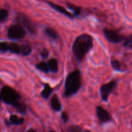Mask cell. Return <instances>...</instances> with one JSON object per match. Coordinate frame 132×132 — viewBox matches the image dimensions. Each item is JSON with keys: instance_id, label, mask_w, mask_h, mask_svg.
Instances as JSON below:
<instances>
[{"instance_id": "cell-19", "label": "cell", "mask_w": 132, "mask_h": 132, "mask_svg": "<svg viewBox=\"0 0 132 132\" xmlns=\"http://www.w3.org/2000/svg\"><path fill=\"white\" fill-rule=\"evenodd\" d=\"M32 52V47L28 45H22L21 54L24 56H28Z\"/></svg>"}, {"instance_id": "cell-21", "label": "cell", "mask_w": 132, "mask_h": 132, "mask_svg": "<svg viewBox=\"0 0 132 132\" xmlns=\"http://www.w3.org/2000/svg\"><path fill=\"white\" fill-rule=\"evenodd\" d=\"M124 46L128 48H132V34L126 37L124 43Z\"/></svg>"}, {"instance_id": "cell-12", "label": "cell", "mask_w": 132, "mask_h": 132, "mask_svg": "<svg viewBox=\"0 0 132 132\" xmlns=\"http://www.w3.org/2000/svg\"><path fill=\"white\" fill-rule=\"evenodd\" d=\"M24 119L23 117H18L16 115H11L9 117V122L10 125H21L24 122Z\"/></svg>"}, {"instance_id": "cell-6", "label": "cell", "mask_w": 132, "mask_h": 132, "mask_svg": "<svg viewBox=\"0 0 132 132\" xmlns=\"http://www.w3.org/2000/svg\"><path fill=\"white\" fill-rule=\"evenodd\" d=\"M117 85V81L113 79L108 83L104 84L100 88V94L101 99L103 101L107 102L108 100V97L110 95L113 90L116 88Z\"/></svg>"}, {"instance_id": "cell-26", "label": "cell", "mask_w": 132, "mask_h": 132, "mask_svg": "<svg viewBox=\"0 0 132 132\" xmlns=\"http://www.w3.org/2000/svg\"><path fill=\"white\" fill-rule=\"evenodd\" d=\"M27 132H36V131H35L33 128H30L29 129V130H28Z\"/></svg>"}, {"instance_id": "cell-23", "label": "cell", "mask_w": 132, "mask_h": 132, "mask_svg": "<svg viewBox=\"0 0 132 132\" xmlns=\"http://www.w3.org/2000/svg\"><path fill=\"white\" fill-rule=\"evenodd\" d=\"M40 55H41V57L43 58V59H46V58H48V57L49 55L48 50L46 48H44L43 49L42 51H41Z\"/></svg>"}, {"instance_id": "cell-8", "label": "cell", "mask_w": 132, "mask_h": 132, "mask_svg": "<svg viewBox=\"0 0 132 132\" xmlns=\"http://www.w3.org/2000/svg\"><path fill=\"white\" fill-rule=\"evenodd\" d=\"M96 114L98 119L101 123L110 122L112 120V117L110 113L106 110H105L100 106H98L96 107Z\"/></svg>"}, {"instance_id": "cell-2", "label": "cell", "mask_w": 132, "mask_h": 132, "mask_svg": "<svg viewBox=\"0 0 132 132\" xmlns=\"http://www.w3.org/2000/svg\"><path fill=\"white\" fill-rule=\"evenodd\" d=\"M94 46L93 38L90 35L83 34L76 37L72 46V52L76 59L81 62Z\"/></svg>"}, {"instance_id": "cell-7", "label": "cell", "mask_w": 132, "mask_h": 132, "mask_svg": "<svg viewBox=\"0 0 132 132\" xmlns=\"http://www.w3.org/2000/svg\"><path fill=\"white\" fill-rule=\"evenodd\" d=\"M16 21L19 23L21 26L23 27V28H26V29L29 32L32 34H34L36 32V29H35L34 25L32 24V21L27 16V15H24V14H18V16L16 18Z\"/></svg>"}, {"instance_id": "cell-11", "label": "cell", "mask_w": 132, "mask_h": 132, "mask_svg": "<svg viewBox=\"0 0 132 132\" xmlns=\"http://www.w3.org/2000/svg\"><path fill=\"white\" fill-rule=\"evenodd\" d=\"M53 92V88L48 83L44 84V88L41 91V95L45 99H48Z\"/></svg>"}, {"instance_id": "cell-3", "label": "cell", "mask_w": 132, "mask_h": 132, "mask_svg": "<svg viewBox=\"0 0 132 132\" xmlns=\"http://www.w3.org/2000/svg\"><path fill=\"white\" fill-rule=\"evenodd\" d=\"M81 73L79 70L70 72L65 80L64 97L68 98L74 95L81 87Z\"/></svg>"}, {"instance_id": "cell-17", "label": "cell", "mask_w": 132, "mask_h": 132, "mask_svg": "<svg viewBox=\"0 0 132 132\" xmlns=\"http://www.w3.org/2000/svg\"><path fill=\"white\" fill-rule=\"evenodd\" d=\"M36 68L38 70L44 72V73H48L50 72V68L48 65V63H46V62H40V63H37V64H36Z\"/></svg>"}, {"instance_id": "cell-13", "label": "cell", "mask_w": 132, "mask_h": 132, "mask_svg": "<svg viewBox=\"0 0 132 132\" xmlns=\"http://www.w3.org/2000/svg\"><path fill=\"white\" fill-rule=\"evenodd\" d=\"M48 65L50 70L52 71L53 73H57L59 70V67H58L57 60L54 58L49 59L48 61Z\"/></svg>"}, {"instance_id": "cell-25", "label": "cell", "mask_w": 132, "mask_h": 132, "mask_svg": "<svg viewBox=\"0 0 132 132\" xmlns=\"http://www.w3.org/2000/svg\"><path fill=\"white\" fill-rule=\"evenodd\" d=\"M61 119L63 120V122L66 123L68 121V115L66 112H63L61 113Z\"/></svg>"}, {"instance_id": "cell-28", "label": "cell", "mask_w": 132, "mask_h": 132, "mask_svg": "<svg viewBox=\"0 0 132 132\" xmlns=\"http://www.w3.org/2000/svg\"><path fill=\"white\" fill-rule=\"evenodd\" d=\"M85 132H90V131H88V130H86V131H85Z\"/></svg>"}, {"instance_id": "cell-24", "label": "cell", "mask_w": 132, "mask_h": 132, "mask_svg": "<svg viewBox=\"0 0 132 132\" xmlns=\"http://www.w3.org/2000/svg\"><path fill=\"white\" fill-rule=\"evenodd\" d=\"M69 131L70 132H82V129L77 126H72L69 128Z\"/></svg>"}, {"instance_id": "cell-4", "label": "cell", "mask_w": 132, "mask_h": 132, "mask_svg": "<svg viewBox=\"0 0 132 132\" xmlns=\"http://www.w3.org/2000/svg\"><path fill=\"white\" fill-rule=\"evenodd\" d=\"M26 32L20 24H13L7 30V36L9 39L19 40L25 37Z\"/></svg>"}, {"instance_id": "cell-9", "label": "cell", "mask_w": 132, "mask_h": 132, "mask_svg": "<svg viewBox=\"0 0 132 132\" xmlns=\"http://www.w3.org/2000/svg\"><path fill=\"white\" fill-rule=\"evenodd\" d=\"M47 3L50 7L52 8L53 9H54V10H56V11L59 12L61 14L64 15L65 16L68 17V18H70V19H73V18H75V15H73V14H72V13L67 11V10H66L63 6H60L59 5L54 3L51 2V1H47Z\"/></svg>"}, {"instance_id": "cell-15", "label": "cell", "mask_w": 132, "mask_h": 132, "mask_svg": "<svg viewBox=\"0 0 132 132\" xmlns=\"http://www.w3.org/2000/svg\"><path fill=\"white\" fill-rule=\"evenodd\" d=\"M9 52L13 54H21V46H19L15 43H9Z\"/></svg>"}, {"instance_id": "cell-10", "label": "cell", "mask_w": 132, "mask_h": 132, "mask_svg": "<svg viewBox=\"0 0 132 132\" xmlns=\"http://www.w3.org/2000/svg\"><path fill=\"white\" fill-rule=\"evenodd\" d=\"M50 106H51L52 109L55 112H59L61 111L62 108V105L60 103L59 97L56 94H54L52 97L51 101H50Z\"/></svg>"}, {"instance_id": "cell-16", "label": "cell", "mask_w": 132, "mask_h": 132, "mask_svg": "<svg viewBox=\"0 0 132 132\" xmlns=\"http://www.w3.org/2000/svg\"><path fill=\"white\" fill-rule=\"evenodd\" d=\"M67 5L68 9H70V10H72L73 11V14L75 15V17L78 16V15H79L81 14V11H82V8L81 7L68 2L67 3Z\"/></svg>"}, {"instance_id": "cell-20", "label": "cell", "mask_w": 132, "mask_h": 132, "mask_svg": "<svg viewBox=\"0 0 132 132\" xmlns=\"http://www.w3.org/2000/svg\"><path fill=\"white\" fill-rule=\"evenodd\" d=\"M9 13L6 9H0V22L3 23L4 21L7 19L9 17Z\"/></svg>"}, {"instance_id": "cell-14", "label": "cell", "mask_w": 132, "mask_h": 132, "mask_svg": "<svg viewBox=\"0 0 132 132\" xmlns=\"http://www.w3.org/2000/svg\"><path fill=\"white\" fill-rule=\"evenodd\" d=\"M45 32L48 37L52 39H57L59 38V34L54 28L46 27L45 29Z\"/></svg>"}, {"instance_id": "cell-22", "label": "cell", "mask_w": 132, "mask_h": 132, "mask_svg": "<svg viewBox=\"0 0 132 132\" xmlns=\"http://www.w3.org/2000/svg\"><path fill=\"white\" fill-rule=\"evenodd\" d=\"M0 50L2 53L9 52V43L5 41L0 43Z\"/></svg>"}, {"instance_id": "cell-18", "label": "cell", "mask_w": 132, "mask_h": 132, "mask_svg": "<svg viewBox=\"0 0 132 132\" xmlns=\"http://www.w3.org/2000/svg\"><path fill=\"white\" fill-rule=\"evenodd\" d=\"M111 65L114 70L118 71V72H124V70L121 68V63L119 60L117 59H112L111 60Z\"/></svg>"}, {"instance_id": "cell-27", "label": "cell", "mask_w": 132, "mask_h": 132, "mask_svg": "<svg viewBox=\"0 0 132 132\" xmlns=\"http://www.w3.org/2000/svg\"><path fill=\"white\" fill-rule=\"evenodd\" d=\"M49 132H55V131H54V130H51V131H50Z\"/></svg>"}, {"instance_id": "cell-5", "label": "cell", "mask_w": 132, "mask_h": 132, "mask_svg": "<svg viewBox=\"0 0 132 132\" xmlns=\"http://www.w3.org/2000/svg\"><path fill=\"white\" fill-rule=\"evenodd\" d=\"M103 32L106 39L109 42L112 43H119L122 41H125L126 37L123 35H121L117 31L110 29V28H104Z\"/></svg>"}, {"instance_id": "cell-1", "label": "cell", "mask_w": 132, "mask_h": 132, "mask_svg": "<svg viewBox=\"0 0 132 132\" xmlns=\"http://www.w3.org/2000/svg\"><path fill=\"white\" fill-rule=\"evenodd\" d=\"M1 99L5 104L11 105L19 113H24L27 110L26 104L20 101V94L10 86H3L1 90Z\"/></svg>"}]
</instances>
